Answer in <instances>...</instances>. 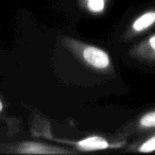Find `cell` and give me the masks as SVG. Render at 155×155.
Wrapping results in <instances>:
<instances>
[{
	"instance_id": "9",
	"label": "cell",
	"mask_w": 155,
	"mask_h": 155,
	"mask_svg": "<svg viewBox=\"0 0 155 155\" xmlns=\"http://www.w3.org/2000/svg\"><path fill=\"white\" fill-rule=\"evenodd\" d=\"M2 110H3V103H2V101L0 100V113L2 112Z\"/></svg>"
},
{
	"instance_id": "7",
	"label": "cell",
	"mask_w": 155,
	"mask_h": 155,
	"mask_svg": "<svg viewBox=\"0 0 155 155\" xmlns=\"http://www.w3.org/2000/svg\"><path fill=\"white\" fill-rule=\"evenodd\" d=\"M140 152H152L155 150V136L147 140L141 147H140Z\"/></svg>"
},
{
	"instance_id": "6",
	"label": "cell",
	"mask_w": 155,
	"mask_h": 155,
	"mask_svg": "<svg viewBox=\"0 0 155 155\" xmlns=\"http://www.w3.org/2000/svg\"><path fill=\"white\" fill-rule=\"evenodd\" d=\"M140 124L146 127H155V112L149 113L140 119Z\"/></svg>"
},
{
	"instance_id": "1",
	"label": "cell",
	"mask_w": 155,
	"mask_h": 155,
	"mask_svg": "<svg viewBox=\"0 0 155 155\" xmlns=\"http://www.w3.org/2000/svg\"><path fill=\"white\" fill-rule=\"evenodd\" d=\"M84 60L96 68L103 69L110 65V58L103 50L96 47H87L83 52Z\"/></svg>"
},
{
	"instance_id": "4",
	"label": "cell",
	"mask_w": 155,
	"mask_h": 155,
	"mask_svg": "<svg viewBox=\"0 0 155 155\" xmlns=\"http://www.w3.org/2000/svg\"><path fill=\"white\" fill-rule=\"evenodd\" d=\"M155 22V12H148L140 16L133 24V28L135 31H142L149 28Z\"/></svg>"
},
{
	"instance_id": "8",
	"label": "cell",
	"mask_w": 155,
	"mask_h": 155,
	"mask_svg": "<svg viewBox=\"0 0 155 155\" xmlns=\"http://www.w3.org/2000/svg\"><path fill=\"white\" fill-rule=\"evenodd\" d=\"M150 45H151V47L155 50V36H152L150 38Z\"/></svg>"
},
{
	"instance_id": "3",
	"label": "cell",
	"mask_w": 155,
	"mask_h": 155,
	"mask_svg": "<svg viewBox=\"0 0 155 155\" xmlns=\"http://www.w3.org/2000/svg\"><path fill=\"white\" fill-rule=\"evenodd\" d=\"M18 152L20 153H29V154H45V153H61L62 151L60 150H54L47 146H43L39 143H33V142H29V143H24L20 146Z\"/></svg>"
},
{
	"instance_id": "2",
	"label": "cell",
	"mask_w": 155,
	"mask_h": 155,
	"mask_svg": "<svg viewBox=\"0 0 155 155\" xmlns=\"http://www.w3.org/2000/svg\"><path fill=\"white\" fill-rule=\"evenodd\" d=\"M108 147V143L105 139L99 136H91L82 139L78 142V148L82 149L85 151H95V150H102L106 149Z\"/></svg>"
},
{
	"instance_id": "5",
	"label": "cell",
	"mask_w": 155,
	"mask_h": 155,
	"mask_svg": "<svg viewBox=\"0 0 155 155\" xmlns=\"http://www.w3.org/2000/svg\"><path fill=\"white\" fill-rule=\"evenodd\" d=\"M87 5H88L89 10L95 13H99V12L103 11L104 9V0H87Z\"/></svg>"
}]
</instances>
